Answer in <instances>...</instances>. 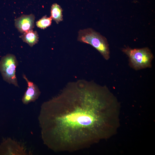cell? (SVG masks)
I'll return each instance as SVG.
<instances>
[{"mask_svg":"<svg viewBox=\"0 0 155 155\" xmlns=\"http://www.w3.org/2000/svg\"><path fill=\"white\" fill-rule=\"evenodd\" d=\"M120 104L105 86L71 82L41 105L38 117L44 144L55 152H73L110 138L119 126Z\"/></svg>","mask_w":155,"mask_h":155,"instance_id":"cell-1","label":"cell"},{"mask_svg":"<svg viewBox=\"0 0 155 155\" xmlns=\"http://www.w3.org/2000/svg\"><path fill=\"white\" fill-rule=\"evenodd\" d=\"M78 40L92 45L106 60L110 58V51L106 38L92 28L80 30L78 33Z\"/></svg>","mask_w":155,"mask_h":155,"instance_id":"cell-2","label":"cell"},{"mask_svg":"<svg viewBox=\"0 0 155 155\" xmlns=\"http://www.w3.org/2000/svg\"><path fill=\"white\" fill-rule=\"evenodd\" d=\"M122 50L129 58V65L134 70L152 67L154 56L148 47L132 49L128 46L123 48Z\"/></svg>","mask_w":155,"mask_h":155,"instance_id":"cell-3","label":"cell"},{"mask_svg":"<svg viewBox=\"0 0 155 155\" xmlns=\"http://www.w3.org/2000/svg\"><path fill=\"white\" fill-rule=\"evenodd\" d=\"M18 63L13 54H8L2 57L0 61V71L3 80L19 87L16 76V68Z\"/></svg>","mask_w":155,"mask_h":155,"instance_id":"cell-4","label":"cell"},{"mask_svg":"<svg viewBox=\"0 0 155 155\" xmlns=\"http://www.w3.org/2000/svg\"><path fill=\"white\" fill-rule=\"evenodd\" d=\"M24 147L10 138L3 140L0 145V155H28Z\"/></svg>","mask_w":155,"mask_h":155,"instance_id":"cell-5","label":"cell"},{"mask_svg":"<svg viewBox=\"0 0 155 155\" xmlns=\"http://www.w3.org/2000/svg\"><path fill=\"white\" fill-rule=\"evenodd\" d=\"M35 18V16L32 14L22 15L15 20V27L22 34L32 30L34 26Z\"/></svg>","mask_w":155,"mask_h":155,"instance_id":"cell-6","label":"cell"},{"mask_svg":"<svg viewBox=\"0 0 155 155\" xmlns=\"http://www.w3.org/2000/svg\"><path fill=\"white\" fill-rule=\"evenodd\" d=\"M23 78L26 81L28 85L27 89L22 98V102L25 104H27L38 99L41 92L38 86L34 83L29 80L25 75H23Z\"/></svg>","mask_w":155,"mask_h":155,"instance_id":"cell-7","label":"cell"},{"mask_svg":"<svg viewBox=\"0 0 155 155\" xmlns=\"http://www.w3.org/2000/svg\"><path fill=\"white\" fill-rule=\"evenodd\" d=\"M23 41L32 47L38 41V36L36 31L31 30L25 33L20 36Z\"/></svg>","mask_w":155,"mask_h":155,"instance_id":"cell-8","label":"cell"},{"mask_svg":"<svg viewBox=\"0 0 155 155\" xmlns=\"http://www.w3.org/2000/svg\"><path fill=\"white\" fill-rule=\"evenodd\" d=\"M62 9L57 3L53 4L51 8V17L57 24L63 20Z\"/></svg>","mask_w":155,"mask_h":155,"instance_id":"cell-9","label":"cell"},{"mask_svg":"<svg viewBox=\"0 0 155 155\" xmlns=\"http://www.w3.org/2000/svg\"><path fill=\"white\" fill-rule=\"evenodd\" d=\"M52 20L51 17L44 16L36 22V26L41 29H45L51 25Z\"/></svg>","mask_w":155,"mask_h":155,"instance_id":"cell-10","label":"cell"}]
</instances>
